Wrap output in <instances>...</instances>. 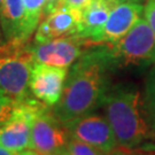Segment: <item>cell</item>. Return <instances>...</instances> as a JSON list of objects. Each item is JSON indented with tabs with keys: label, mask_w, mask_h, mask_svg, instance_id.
Segmentation results:
<instances>
[{
	"label": "cell",
	"mask_w": 155,
	"mask_h": 155,
	"mask_svg": "<svg viewBox=\"0 0 155 155\" xmlns=\"http://www.w3.org/2000/svg\"><path fill=\"white\" fill-rule=\"evenodd\" d=\"M0 25L5 40L29 41L24 32L23 0H2L0 8Z\"/></svg>",
	"instance_id": "cell-13"
},
{
	"label": "cell",
	"mask_w": 155,
	"mask_h": 155,
	"mask_svg": "<svg viewBox=\"0 0 155 155\" xmlns=\"http://www.w3.org/2000/svg\"><path fill=\"white\" fill-rule=\"evenodd\" d=\"M60 155H106L93 146L70 137L67 147Z\"/></svg>",
	"instance_id": "cell-16"
},
{
	"label": "cell",
	"mask_w": 155,
	"mask_h": 155,
	"mask_svg": "<svg viewBox=\"0 0 155 155\" xmlns=\"http://www.w3.org/2000/svg\"><path fill=\"white\" fill-rule=\"evenodd\" d=\"M118 4L117 0H91L81 9V24L78 35L83 37L89 47L105 27L111 11Z\"/></svg>",
	"instance_id": "cell-12"
},
{
	"label": "cell",
	"mask_w": 155,
	"mask_h": 155,
	"mask_svg": "<svg viewBox=\"0 0 155 155\" xmlns=\"http://www.w3.org/2000/svg\"><path fill=\"white\" fill-rule=\"evenodd\" d=\"M69 139L67 127L53 115L51 107H45L33 118L30 150L41 155H60Z\"/></svg>",
	"instance_id": "cell-6"
},
{
	"label": "cell",
	"mask_w": 155,
	"mask_h": 155,
	"mask_svg": "<svg viewBox=\"0 0 155 155\" xmlns=\"http://www.w3.org/2000/svg\"><path fill=\"white\" fill-rule=\"evenodd\" d=\"M35 59L29 41L0 43V91L15 102L29 98V82Z\"/></svg>",
	"instance_id": "cell-3"
},
{
	"label": "cell",
	"mask_w": 155,
	"mask_h": 155,
	"mask_svg": "<svg viewBox=\"0 0 155 155\" xmlns=\"http://www.w3.org/2000/svg\"><path fill=\"white\" fill-rule=\"evenodd\" d=\"M81 15V9L69 8L66 6L54 8L39 22L33 43H44L54 38L78 35Z\"/></svg>",
	"instance_id": "cell-11"
},
{
	"label": "cell",
	"mask_w": 155,
	"mask_h": 155,
	"mask_svg": "<svg viewBox=\"0 0 155 155\" xmlns=\"http://www.w3.org/2000/svg\"><path fill=\"white\" fill-rule=\"evenodd\" d=\"M45 107L36 98L16 102L11 118L0 125V145L14 153L30 150L32 121Z\"/></svg>",
	"instance_id": "cell-5"
},
{
	"label": "cell",
	"mask_w": 155,
	"mask_h": 155,
	"mask_svg": "<svg viewBox=\"0 0 155 155\" xmlns=\"http://www.w3.org/2000/svg\"><path fill=\"white\" fill-rule=\"evenodd\" d=\"M144 5L136 1L118 2L111 11L105 27L92 41L95 45H111L117 43L141 18Z\"/></svg>",
	"instance_id": "cell-10"
},
{
	"label": "cell",
	"mask_w": 155,
	"mask_h": 155,
	"mask_svg": "<svg viewBox=\"0 0 155 155\" xmlns=\"http://www.w3.org/2000/svg\"><path fill=\"white\" fill-rule=\"evenodd\" d=\"M143 104L146 116L155 134V63L150 69L145 81Z\"/></svg>",
	"instance_id": "cell-15"
},
{
	"label": "cell",
	"mask_w": 155,
	"mask_h": 155,
	"mask_svg": "<svg viewBox=\"0 0 155 155\" xmlns=\"http://www.w3.org/2000/svg\"><path fill=\"white\" fill-rule=\"evenodd\" d=\"M91 0H60L56 7L59 6H66L69 8H75V9H82L84 6H86ZM55 7V8H56Z\"/></svg>",
	"instance_id": "cell-19"
},
{
	"label": "cell",
	"mask_w": 155,
	"mask_h": 155,
	"mask_svg": "<svg viewBox=\"0 0 155 155\" xmlns=\"http://www.w3.org/2000/svg\"><path fill=\"white\" fill-rule=\"evenodd\" d=\"M118 2H122V1H136V2H143V0H117Z\"/></svg>",
	"instance_id": "cell-24"
},
{
	"label": "cell",
	"mask_w": 155,
	"mask_h": 155,
	"mask_svg": "<svg viewBox=\"0 0 155 155\" xmlns=\"http://www.w3.org/2000/svg\"><path fill=\"white\" fill-rule=\"evenodd\" d=\"M1 5H2V0H0V8H1Z\"/></svg>",
	"instance_id": "cell-25"
},
{
	"label": "cell",
	"mask_w": 155,
	"mask_h": 155,
	"mask_svg": "<svg viewBox=\"0 0 155 155\" xmlns=\"http://www.w3.org/2000/svg\"><path fill=\"white\" fill-rule=\"evenodd\" d=\"M68 71V68L35 62L29 82L31 94L40 102L52 108L61 99Z\"/></svg>",
	"instance_id": "cell-9"
},
{
	"label": "cell",
	"mask_w": 155,
	"mask_h": 155,
	"mask_svg": "<svg viewBox=\"0 0 155 155\" xmlns=\"http://www.w3.org/2000/svg\"><path fill=\"white\" fill-rule=\"evenodd\" d=\"M105 116L124 150H136L155 141V134L146 116L143 94L130 84L111 85L101 101Z\"/></svg>",
	"instance_id": "cell-2"
},
{
	"label": "cell",
	"mask_w": 155,
	"mask_h": 155,
	"mask_svg": "<svg viewBox=\"0 0 155 155\" xmlns=\"http://www.w3.org/2000/svg\"><path fill=\"white\" fill-rule=\"evenodd\" d=\"M17 155H41V154L37 153L36 150H23V152H20V153H17Z\"/></svg>",
	"instance_id": "cell-22"
},
{
	"label": "cell",
	"mask_w": 155,
	"mask_h": 155,
	"mask_svg": "<svg viewBox=\"0 0 155 155\" xmlns=\"http://www.w3.org/2000/svg\"><path fill=\"white\" fill-rule=\"evenodd\" d=\"M15 104L16 102L14 100L0 91V125L11 118L15 108Z\"/></svg>",
	"instance_id": "cell-17"
},
{
	"label": "cell",
	"mask_w": 155,
	"mask_h": 155,
	"mask_svg": "<svg viewBox=\"0 0 155 155\" xmlns=\"http://www.w3.org/2000/svg\"><path fill=\"white\" fill-rule=\"evenodd\" d=\"M0 28H1V25H0ZM0 38H1V31H0Z\"/></svg>",
	"instance_id": "cell-26"
},
{
	"label": "cell",
	"mask_w": 155,
	"mask_h": 155,
	"mask_svg": "<svg viewBox=\"0 0 155 155\" xmlns=\"http://www.w3.org/2000/svg\"><path fill=\"white\" fill-rule=\"evenodd\" d=\"M144 16L155 32V0H146L144 6Z\"/></svg>",
	"instance_id": "cell-18"
},
{
	"label": "cell",
	"mask_w": 155,
	"mask_h": 155,
	"mask_svg": "<svg viewBox=\"0 0 155 155\" xmlns=\"http://www.w3.org/2000/svg\"><path fill=\"white\" fill-rule=\"evenodd\" d=\"M87 48L86 40L79 35L54 38L44 43H32L35 62L61 68L71 67Z\"/></svg>",
	"instance_id": "cell-8"
},
{
	"label": "cell",
	"mask_w": 155,
	"mask_h": 155,
	"mask_svg": "<svg viewBox=\"0 0 155 155\" xmlns=\"http://www.w3.org/2000/svg\"><path fill=\"white\" fill-rule=\"evenodd\" d=\"M63 124L70 137L93 146L106 155H110L118 147L115 133L106 116L90 113Z\"/></svg>",
	"instance_id": "cell-7"
},
{
	"label": "cell",
	"mask_w": 155,
	"mask_h": 155,
	"mask_svg": "<svg viewBox=\"0 0 155 155\" xmlns=\"http://www.w3.org/2000/svg\"><path fill=\"white\" fill-rule=\"evenodd\" d=\"M110 155H136V154L127 153V152H125V150H115V152H113Z\"/></svg>",
	"instance_id": "cell-23"
},
{
	"label": "cell",
	"mask_w": 155,
	"mask_h": 155,
	"mask_svg": "<svg viewBox=\"0 0 155 155\" xmlns=\"http://www.w3.org/2000/svg\"><path fill=\"white\" fill-rule=\"evenodd\" d=\"M117 67L108 45L87 48L71 66L61 99L52 107L61 123L90 114L101 105L110 87V75Z\"/></svg>",
	"instance_id": "cell-1"
},
{
	"label": "cell",
	"mask_w": 155,
	"mask_h": 155,
	"mask_svg": "<svg viewBox=\"0 0 155 155\" xmlns=\"http://www.w3.org/2000/svg\"><path fill=\"white\" fill-rule=\"evenodd\" d=\"M108 46L118 68L155 63V32L144 18H140L117 43Z\"/></svg>",
	"instance_id": "cell-4"
},
{
	"label": "cell",
	"mask_w": 155,
	"mask_h": 155,
	"mask_svg": "<svg viewBox=\"0 0 155 155\" xmlns=\"http://www.w3.org/2000/svg\"><path fill=\"white\" fill-rule=\"evenodd\" d=\"M59 2H60V0H46V5H45V8H44L45 15L53 11L56 6H58Z\"/></svg>",
	"instance_id": "cell-20"
},
{
	"label": "cell",
	"mask_w": 155,
	"mask_h": 155,
	"mask_svg": "<svg viewBox=\"0 0 155 155\" xmlns=\"http://www.w3.org/2000/svg\"><path fill=\"white\" fill-rule=\"evenodd\" d=\"M24 1V32L25 38L30 39L37 29L44 14L46 0H23Z\"/></svg>",
	"instance_id": "cell-14"
},
{
	"label": "cell",
	"mask_w": 155,
	"mask_h": 155,
	"mask_svg": "<svg viewBox=\"0 0 155 155\" xmlns=\"http://www.w3.org/2000/svg\"><path fill=\"white\" fill-rule=\"evenodd\" d=\"M0 155H17V153H14V152L5 148L2 145H0Z\"/></svg>",
	"instance_id": "cell-21"
}]
</instances>
